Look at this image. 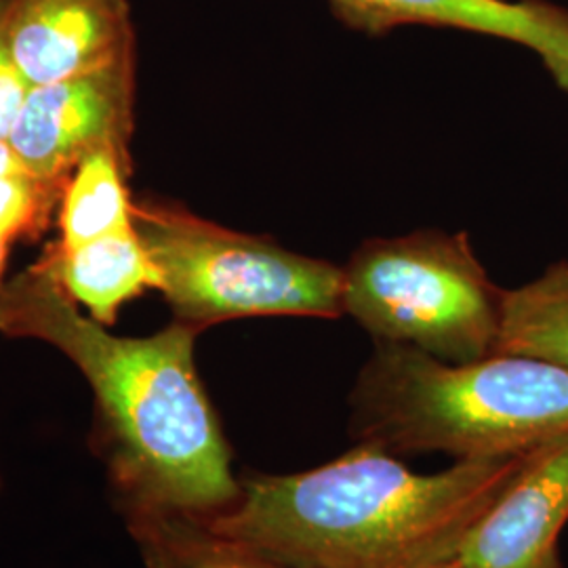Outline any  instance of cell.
Masks as SVG:
<instances>
[{
  "instance_id": "obj_11",
  "label": "cell",
  "mask_w": 568,
  "mask_h": 568,
  "mask_svg": "<svg viewBox=\"0 0 568 568\" xmlns=\"http://www.w3.org/2000/svg\"><path fill=\"white\" fill-rule=\"evenodd\" d=\"M131 175L133 159L114 148L87 154L63 187L58 209L60 239L53 244L74 248L133 227V199L126 185Z\"/></svg>"
},
{
  "instance_id": "obj_5",
  "label": "cell",
  "mask_w": 568,
  "mask_h": 568,
  "mask_svg": "<svg viewBox=\"0 0 568 568\" xmlns=\"http://www.w3.org/2000/svg\"><path fill=\"white\" fill-rule=\"evenodd\" d=\"M504 291L466 232L419 230L361 244L344 265V314L375 342L466 365L495 354Z\"/></svg>"
},
{
  "instance_id": "obj_12",
  "label": "cell",
  "mask_w": 568,
  "mask_h": 568,
  "mask_svg": "<svg viewBox=\"0 0 568 568\" xmlns=\"http://www.w3.org/2000/svg\"><path fill=\"white\" fill-rule=\"evenodd\" d=\"M495 354L541 358L568 368V260L525 286L504 291Z\"/></svg>"
},
{
  "instance_id": "obj_9",
  "label": "cell",
  "mask_w": 568,
  "mask_h": 568,
  "mask_svg": "<svg viewBox=\"0 0 568 568\" xmlns=\"http://www.w3.org/2000/svg\"><path fill=\"white\" fill-rule=\"evenodd\" d=\"M354 30L382 34L398 26L457 28L518 42L537 53L568 91V11L548 0H328Z\"/></svg>"
},
{
  "instance_id": "obj_16",
  "label": "cell",
  "mask_w": 568,
  "mask_h": 568,
  "mask_svg": "<svg viewBox=\"0 0 568 568\" xmlns=\"http://www.w3.org/2000/svg\"><path fill=\"white\" fill-rule=\"evenodd\" d=\"M18 171H26L21 166L18 156L13 154L11 145L7 143V140H0V175H7V173H18Z\"/></svg>"
},
{
  "instance_id": "obj_6",
  "label": "cell",
  "mask_w": 568,
  "mask_h": 568,
  "mask_svg": "<svg viewBox=\"0 0 568 568\" xmlns=\"http://www.w3.org/2000/svg\"><path fill=\"white\" fill-rule=\"evenodd\" d=\"M135 91L138 58L30 87L7 143L28 173L49 182H68L74 166L102 148L131 156Z\"/></svg>"
},
{
  "instance_id": "obj_4",
  "label": "cell",
  "mask_w": 568,
  "mask_h": 568,
  "mask_svg": "<svg viewBox=\"0 0 568 568\" xmlns=\"http://www.w3.org/2000/svg\"><path fill=\"white\" fill-rule=\"evenodd\" d=\"M133 225L161 272L173 321L203 333L257 316H344V267L267 236L213 224L180 204L133 201Z\"/></svg>"
},
{
  "instance_id": "obj_2",
  "label": "cell",
  "mask_w": 568,
  "mask_h": 568,
  "mask_svg": "<svg viewBox=\"0 0 568 568\" xmlns=\"http://www.w3.org/2000/svg\"><path fill=\"white\" fill-rule=\"evenodd\" d=\"M525 455L415 474L356 443L300 474H244L232 508L204 525L286 568H432L448 560Z\"/></svg>"
},
{
  "instance_id": "obj_8",
  "label": "cell",
  "mask_w": 568,
  "mask_h": 568,
  "mask_svg": "<svg viewBox=\"0 0 568 568\" xmlns=\"http://www.w3.org/2000/svg\"><path fill=\"white\" fill-rule=\"evenodd\" d=\"M7 41L30 87L138 58L129 0H9Z\"/></svg>"
},
{
  "instance_id": "obj_15",
  "label": "cell",
  "mask_w": 568,
  "mask_h": 568,
  "mask_svg": "<svg viewBox=\"0 0 568 568\" xmlns=\"http://www.w3.org/2000/svg\"><path fill=\"white\" fill-rule=\"evenodd\" d=\"M7 11L9 0H0V140L9 138L21 103L30 91V82L23 79L7 41Z\"/></svg>"
},
{
  "instance_id": "obj_18",
  "label": "cell",
  "mask_w": 568,
  "mask_h": 568,
  "mask_svg": "<svg viewBox=\"0 0 568 568\" xmlns=\"http://www.w3.org/2000/svg\"><path fill=\"white\" fill-rule=\"evenodd\" d=\"M432 568H459V567H457V565H455V562H453V560H450V558H448V560H445V562H440V565H436V567H432Z\"/></svg>"
},
{
  "instance_id": "obj_13",
  "label": "cell",
  "mask_w": 568,
  "mask_h": 568,
  "mask_svg": "<svg viewBox=\"0 0 568 568\" xmlns=\"http://www.w3.org/2000/svg\"><path fill=\"white\" fill-rule=\"evenodd\" d=\"M143 568H286L255 549L178 514H140L124 518Z\"/></svg>"
},
{
  "instance_id": "obj_1",
  "label": "cell",
  "mask_w": 568,
  "mask_h": 568,
  "mask_svg": "<svg viewBox=\"0 0 568 568\" xmlns=\"http://www.w3.org/2000/svg\"><path fill=\"white\" fill-rule=\"evenodd\" d=\"M0 333L53 345L89 382L91 450L124 518L178 514L209 520L234 506L241 478L220 415L196 371L201 331L173 321L119 337L32 264L0 288Z\"/></svg>"
},
{
  "instance_id": "obj_14",
  "label": "cell",
  "mask_w": 568,
  "mask_h": 568,
  "mask_svg": "<svg viewBox=\"0 0 568 568\" xmlns=\"http://www.w3.org/2000/svg\"><path fill=\"white\" fill-rule=\"evenodd\" d=\"M65 182L41 180L28 171L0 175V236L34 241L60 209Z\"/></svg>"
},
{
  "instance_id": "obj_3",
  "label": "cell",
  "mask_w": 568,
  "mask_h": 568,
  "mask_svg": "<svg viewBox=\"0 0 568 568\" xmlns=\"http://www.w3.org/2000/svg\"><path fill=\"white\" fill-rule=\"evenodd\" d=\"M356 443L387 453L516 457L568 434V368L493 354L453 365L408 345L382 344L349 394Z\"/></svg>"
},
{
  "instance_id": "obj_17",
  "label": "cell",
  "mask_w": 568,
  "mask_h": 568,
  "mask_svg": "<svg viewBox=\"0 0 568 568\" xmlns=\"http://www.w3.org/2000/svg\"><path fill=\"white\" fill-rule=\"evenodd\" d=\"M11 241H7L4 236H0V288H2V276H4V265H7V257H9V248H11Z\"/></svg>"
},
{
  "instance_id": "obj_10",
  "label": "cell",
  "mask_w": 568,
  "mask_h": 568,
  "mask_svg": "<svg viewBox=\"0 0 568 568\" xmlns=\"http://www.w3.org/2000/svg\"><path fill=\"white\" fill-rule=\"evenodd\" d=\"M37 264L89 318L108 328L116 325L129 302L148 291H161V272L150 260L135 225L74 248L51 243Z\"/></svg>"
},
{
  "instance_id": "obj_7",
  "label": "cell",
  "mask_w": 568,
  "mask_h": 568,
  "mask_svg": "<svg viewBox=\"0 0 568 568\" xmlns=\"http://www.w3.org/2000/svg\"><path fill=\"white\" fill-rule=\"evenodd\" d=\"M567 523L568 434L525 455L450 560L459 568H562Z\"/></svg>"
}]
</instances>
